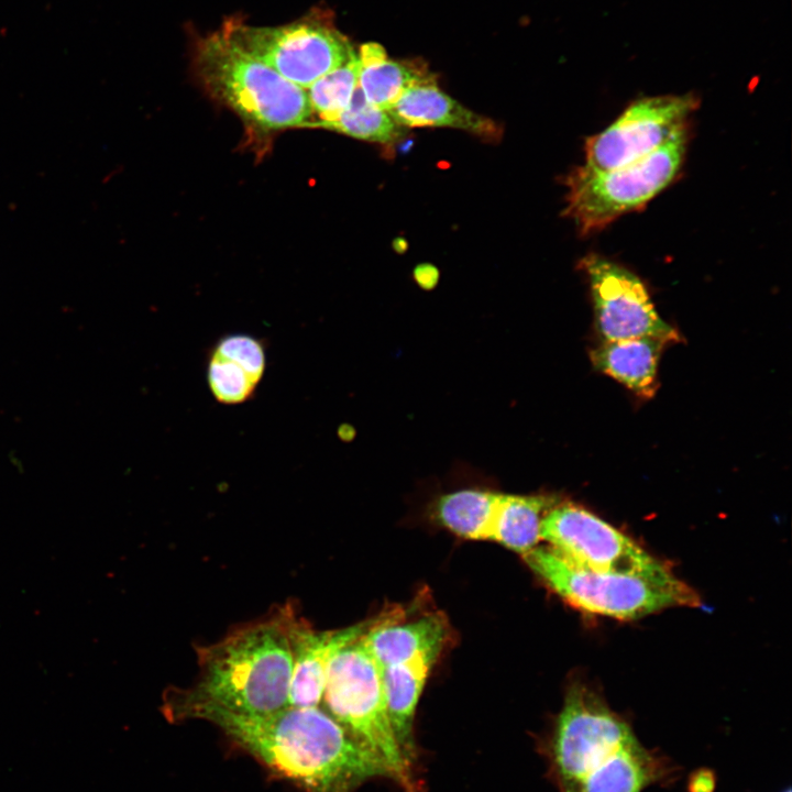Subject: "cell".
Masks as SVG:
<instances>
[{
    "label": "cell",
    "instance_id": "1",
    "mask_svg": "<svg viewBox=\"0 0 792 792\" xmlns=\"http://www.w3.org/2000/svg\"><path fill=\"white\" fill-rule=\"evenodd\" d=\"M167 703L175 718L212 723L272 771L307 792H353L369 779L392 778L373 751L319 706H287L248 715L190 698L180 691L169 695Z\"/></svg>",
    "mask_w": 792,
    "mask_h": 792
},
{
    "label": "cell",
    "instance_id": "2",
    "mask_svg": "<svg viewBox=\"0 0 792 792\" xmlns=\"http://www.w3.org/2000/svg\"><path fill=\"white\" fill-rule=\"evenodd\" d=\"M542 750L558 792H642L680 776L678 765L645 747L630 724L583 683L569 688Z\"/></svg>",
    "mask_w": 792,
    "mask_h": 792
},
{
    "label": "cell",
    "instance_id": "3",
    "mask_svg": "<svg viewBox=\"0 0 792 792\" xmlns=\"http://www.w3.org/2000/svg\"><path fill=\"white\" fill-rule=\"evenodd\" d=\"M292 612L283 607L199 648L198 681L180 692L239 714L264 715L287 707L293 672Z\"/></svg>",
    "mask_w": 792,
    "mask_h": 792
},
{
    "label": "cell",
    "instance_id": "4",
    "mask_svg": "<svg viewBox=\"0 0 792 792\" xmlns=\"http://www.w3.org/2000/svg\"><path fill=\"white\" fill-rule=\"evenodd\" d=\"M194 64L209 92L245 121L264 130L307 127L306 90L288 81L221 31L196 42Z\"/></svg>",
    "mask_w": 792,
    "mask_h": 792
},
{
    "label": "cell",
    "instance_id": "5",
    "mask_svg": "<svg viewBox=\"0 0 792 792\" xmlns=\"http://www.w3.org/2000/svg\"><path fill=\"white\" fill-rule=\"evenodd\" d=\"M522 557L551 590L587 613L636 619L667 607L700 605L693 588L675 575L650 579L596 572L569 561L549 546H538Z\"/></svg>",
    "mask_w": 792,
    "mask_h": 792
},
{
    "label": "cell",
    "instance_id": "6",
    "mask_svg": "<svg viewBox=\"0 0 792 792\" xmlns=\"http://www.w3.org/2000/svg\"><path fill=\"white\" fill-rule=\"evenodd\" d=\"M327 713L373 751L407 792H417L411 765L395 737L385 703L382 669L362 636L332 658L322 694Z\"/></svg>",
    "mask_w": 792,
    "mask_h": 792
},
{
    "label": "cell",
    "instance_id": "7",
    "mask_svg": "<svg viewBox=\"0 0 792 792\" xmlns=\"http://www.w3.org/2000/svg\"><path fill=\"white\" fill-rule=\"evenodd\" d=\"M685 146L686 129L628 165L606 172H592L583 166L574 168L565 179L564 216L574 221L582 234H588L642 207L674 179Z\"/></svg>",
    "mask_w": 792,
    "mask_h": 792
},
{
    "label": "cell",
    "instance_id": "8",
    "mask_svg": "<svg viewBox=\"0 0 792 792\" xmlns=\"http://www.w3.org/2000/svg\"><path fill=\"white\" fill-rule=\"evenodd\" d=\"M250 55L296 86L307 89L356 56L349 40L324 12L314 10L293 23L253 26L238 18L220 30Z\"/></svg>",
    "mask_w": 792,
    "mask_h": 792
},
{
    "label": "cell",
    "instance_id": "9",
    "mask_svg": "<svg viewBox=\"0 0 792 792\" xmlns=\"http://www.w3.org/2000/svg\"><path fill=\"white\" fill-rule=\"evenodd\" d=\"M540 536L565 559L592 571L650 579L674 575L630 538L574 504L551 507L542 518Z\"/></svg>",
    "mask_w": 792,
    "mask_h": 792
},
{
    "label": "cell",
    "instance_id": "10",
    "mask_svg": "<svg viewBox=\"0 0 792 792\" xmlns=\"http://www.w3.org/2000/svg\"><path fill=\"white\" fill-rule=\"evenodd\" d=\"M696 106L697 100L691 95L636 100L607 129L586 141L582 166L606 172L646 157L686 129V120Z\"/></svg>",
    "mask_w": 792,
    "mask_h": 792
},
{
    "label": "cell",
    "instance_id": "11",
    "mask_svg": "<svg viewBox=\"0 0 792 792\" xmlns=\"http://www.w3.org/2000/svg\"><path fill=\"white\" fill-rule=\"evenodd\" d=\"M597 330L604 341L653 337L676 342L678 331L658 315L644 283L624 266L597 254L584 256Z\"/></svg>",
    "mask_w": 792,
    "mask_h": 792
},
{
    "label": "cell",
    "instance_id": "12",
    "mask_svg": "<svg viewBox=\"0 0 792 792\" xmlns=\"http://www.w3.org/2000/svg\"><path fill=\"white\" fill-rule=\"evenodd\" d=\"M388 609L359 624L334 630H316L292 612L288 636L293 672L288 706L315 707L322 701L329 664L334 654L381 622Z\"/></svg>",
    "mask_w": 792,
    "mask_h": 792
},
{
    "label": "cell",
    "instance_id": "13",
    "mask_svg": "<svg viewBox=\"0 0 792 792\" xmlns=\"http://www.w3.org/2000/svg\"><path fill=\"white\" fill-rule=\"evenodd\" d=\"M266 367L267 342L253 333H224L206 351V383L212 398L223 406L252 400Z\"/></svg>",
    "mask_w": 792,
    "mask_h": 792
},
{
    "label": "cell",
    "instance_id": "14",
    "mask_svg": "<svg viewBox=\"0 0 792 792\" xmlns=\"http://www.w3.org/2000/svg\"><path fill=\"white\" fill-rule=\"evenodd\" d=\"M405 615L404 608H388L385 617L362 636L381 668L418 658L436 661L450 640L449 622L440 613L410 620H406Z\"/></svg>",
    "mask_w": 792,
    "mask_h": 792
},
{
    "label": "cell",
    "instance_id": "15",
    "mask_svg": "<svg viewBox=\"0 0 792 792\" xmlns=\"http://www.w3.org/2000/svg\"><path fill=\"white\" fill-rule=\"evenodd\" d=\"M388 113L403 128H453L486 140H497L502 134L493 120L457 102L438 88L432 77L408 88Z\"/></svg>",
    "mask_w": 792,
    "mask_h": 792
},
{
    "label": "cell",
    "instance_id": "16",
    "mask_svg": "<svg viewBox=\"0 0 792 792\" xmlns=\"http://www.w3.org/2000/svg\"><path fill=\"white\" fill-rule=\"evenodd\" d=\"M664 340L638 337L604 341L590 358L594 367L640 397L651 398L658 388V362Z\"/></svg>",
    "mask_w": 792,
    "mask_h": 792
},
{
    "label": "cell",
    "instance_id": "17",
    "mask_svg": "<svg viewBox=\"0 0 792 792\" xmlns=\"http://www.w3.org/2000/svg\"><path fill=\"white\" fill-rule=\"evenodd\" d=\"M436 661L418 658L382 669L388 717L405 759L415 757L414 718L427 676Z\"/></svg>",
    "mask_w": 792,
    "mask_h": 792
},
{
    "label": "cell",
    "instance_id": "18",
    "mask_svg": "<svg viewBox=\"0 0 792 792\" xmlns=\"http://www.w3.org/2000/svg\"><path fill=\"white\" fill-rule=\"evenodd\" d=\"M553 495L501 494L496 504L490 540L525 554L541 541V521L558 504Z\"/></svg>",
    "mask_w": 792,
    "mask_h": 792
},
{
    "label": "cell",
    "instance_id": "19",
    "mask_svg": "<svg viewBox=\"0 0 792 792\" xmlns=\"http://www.w3.org/2000/svg\"><path fill=\"white\" fill-rule=\"evenodd\" d=\"M499 493L468 488L441 496L435 508L439 522L470 540H490Z\"/></svg>",
    "mask_w": 792,
    "mask_h": 792
},
{
    "label": "cell",
    "instance_id": "20",
    "mask_svg": "<svg viewBox=\"0 0 792 792\" xmlns=\"http://www.w3.org/2000/svg\"><path fill=\"white\" fill-rule=\"evenodd\" d=\"M431 77L421 63L385 58L360 64L358 87L370 103L388 111L408 88Z\"/></svg>",
    "mask_w": 792,
    "mask_h": 792
},
{
    "label": "cell",
    "instance_id": "21",
    "mask_svg": "<svg viewBox=\"0 0 792 792\" xmlns=\"http://www.w3.org/2000/svg\"><path fill=\"white\" fill-rule=\"evenodd\" d=\"M319 128L354 139L384 144L396 142L403 134V127L392 118L388 111L370 103L359 87L349 106Z\"/></svg>",
    "mask_w": 792,
    "mask_h": 792
},
{
    "label": "cell",
    "instance_id": "22",
    "mask_svg": "<svg viewBox=\"0 0 792 792\" xmlns=\"http://www.w3.org/2000/svg\"><path fill=\"white\" fill-rule=\"evenodd\" d=\"M359 72L356 55L305 89L312 112L307 127L319 128L349 106L358 88Z\"/></svg>",
    "mask_w": 792,
    "mask_h": 792
},
{
    "label": "cell",
    "instance_id": "23",
    "mask_svg": "<svg viewBox=\"0 0 792 792\" xmlns=\"http://www.w3.org/2000/svg\"><path fill=\"white\" fill-rule=\"evenodd\" d=\"M716 776L707 768H700L693 771L688 780L689 792H714Z\"/></svg>",
    "mask_w": 792,
    "mask_h": 792
},
{
    "label": "cell",
    "instance_id": "24",
    "mask_svg": "<svg viewBox=\"0 0 792 792\" xmlns=\"http://www.w3.org/2000/svg\"><path fill=\"white\" fill-rule=\"evenodd\" d=\"M358 58L361 65H365L383 61L387 58V55L383 46L380 44L366 43L361 46Z\"/></svg>",
    "mask_w": 792,
    "mask_h": 792
},
{
    "label": "cell",
    "instance_id": "25",
    "mask_svg": "<svg viewBox=\"0 0 792 792\" xmlns=\"http://www.w3.org/2000/svg\"><path fill=\"white\" fill-rule=\"evenodd\" d=\"M438 277V271L430 265L418 266L415 271L417 283L426 289L432 288L437 284Z\"/></svg>",
    "mask_w": 792,
    "mask_h": 792
},
{
    "label": "cell",
    "instance_id": "26",
    "mask_svg": "<svg viewBox=\"0 0 792 792\" xmlns=\"http://www.w3.org/2000/svg\"><path fill=\"white\" fill-rule=\"evenodd\" d=\"M784 792H791V790H790V789H787Z\"/></svg>",
    "mask_w": 792,
    "mask_h": 792
}]
</instances>
